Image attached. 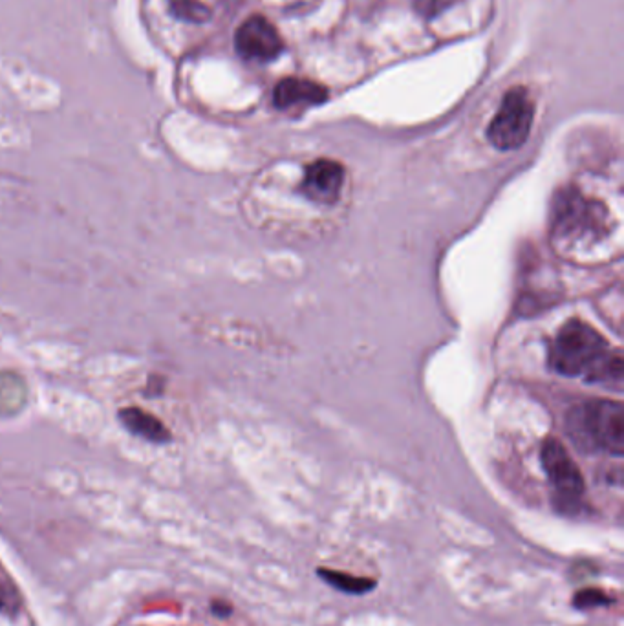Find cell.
<instances>
[{"label": "cell", "mask_w": 624, "mask_h": 626, "mask_svg": "<svg viewBox=\"0 0 624 626\" xmlns=\"http://www.w3.org/2000/svg\"><path fill=\"white\" fill-rule=\"evenodd\" d=\"M568 431L582 449L623 456V405L617 401H588L570 412Z\"/></svg>", "instance_id": "obj_1"}, {"label": "cell", "mask_w": 624, "mask_h": 626, "mask_svg": "<svg viewBox=\"0 0 624 626\" xmlns=\"http://www.w3.org/2000/svg\"><path fill=\"white\" fill-rule=\"evenodd\" d=\"M608 352L603 335L590 324L573 319L560 328L549 352V367L562 376H581Z\"/></svg>", "instance_id": "obj_2"}, {"label": "cell", "mask_w": 624, "mask_h": 626, "mask_svg": "<svg viewBox=\"0 0 624 626\" xmlns=\"http://www.w3.org/2000/svg\"><path fill=\"white\" fill-rule=\"evenodd\" d=\"M535 118V103L524 88H513L498 108L487 138L498 151H515L529 138Z\"/></svg>", "instance_id": "obj_3"}, {"label": "cell", "mask_w": 624, "mask_h": 626, "mask_svg": "<svg viewBox=\"0 0 624 626\" xmlns=\"http://www.w3.org/2000/svg\"><path fill=\"white\" fill-rule=\"evenodd\" d=\"M542 467L555 489V497L562 509L577 508L584 495V480L579 467L571 460L570 454L559 440L551 438L544 443Z\"/></svg>", "instance_id": "obj_4"}, {"label": "cell", "mask_w": 624, "mask_h": 626, "mask_svg": "<svg viewBox=\"0 0 624 626\" xmlns=\"http://www.w3.org/2000/svg\"><path fill=\"white\" fill-rule=\"evenodd\" d=\"M235 46L242 59L269 63L284 50L277 28L262 15H253L240 24L235 35Z\"/></svg>", "instance_id": "obj_5"}, {"label": "cell", "mask_w": 624, "mask_h": 626, "mask_svg": "<svg viewBox=\"0 0 624 626\" xmlns=\"http://www.w3.org/2000/svg\"><path fill=\"white\" fill-rule=\"evenodd\" d=\"M343 182H345V169L341 163L319 160L306 169L304 182L301 185L302 195L317 204L330 206V204H335L341 195Z\"/></svg>", "instance_id": "obj_6"}, {"label": "cell", "mask_w": 624, "mask_h": 626, "mask_svg": "<svg viewBox=\"0 0 624 626\" xmlns=\"http://www.w3.org/2000/svg\"><path fill=\"white\" fill-rule=\"evenodd\" d=\"M328 99V90L310 81V79H301V77H286L282 79L275 92H273V103L275 107L297 108V107H317L323 105Z\"/></svg>", "instance_id": "obj_7"}, {"label": "cell", "mask_w": 624, "mask_h": 626, "mask_svg": "<svg viewBox=\"0 0 624 626\" xmlns=\"http://www.w3.org/2000/svg\"><path fill=\"white\" fill-rule=\"evenodd\" d=\"M623 357L619 354H612L610 350L604 354L588 372L586 378L595 383H604L614 389H619L623 385Z\"/></svg>", "instance_id": "obj_8"}, {"label": "cell", "mask_w": 624, "mask_h": 626, "mask_svg": "<svg viewBox=\"0 0 624 626\" xmlns=\"http://www.w3.org/2000/svg\"><path fill=\"white\" fill-rule=\"evenodd\" d=\"M319 577L330 586L350 595L368 594L370 590L376 588V583L372 579L354 577V575H346V573L334 572V570H319Z\"/></svg>", "instance_id": "obj_9"}, {"label": "cell", "mask_w": 624, "mask_h": 626, "mask_svg": "<svg viewBox=\"0 0 624 626\" xmlns=\"http://www.w3.org/2000/svg\"><path fill=\"white\" fill-rule=\"evenodd\" d=\"M171 10L178 19L189 22H205L211 17V11L198 0H173Z\"/></svg>", "instance_id": "obj_10"}, {"label": "cell", "mask_w": 624, "mask_h": 626, "mask_svg": "<svg viewBox=\"0 0 624 626\" xmlns=\"http://www.w3.org/2000/svg\"><path fill=\"white\" fill-rule=\"evenodd\" d=\"M608 603H612V599L608 595H604L603 592H599V590H593V588L582 590L573 599V605H575V608H579V610H590V608L608 605Z\"/></svg>", "instance_id": "obj_11"}, {"label": "cell", "mask_w": 624, "mask_h": 626, "mask_svg": "<svg viewBox=\"0 0 624 626\" xmlns=\"http://www.w3.org/2000/svg\"><path fill=\"white\" fill-rule=\"evenodd\" d=\"M414 8L425 19H432L447 10L452 4V0H412Z\"/></svg>", "instance_id": "obj_12"}, {"label": "cell", "mask_w": 624, "mask_h": 626, "mask_svg": "<svg viewBox=\"0 0 624 626\" xmlns=\"http://www.w3.org/2000/svg\"><path fill=\"white\" fill-rule=\"evenodd\" d=\"M213 612H215L216 616H229L231 614V606L224 605V603H215Z\"/></svg>", "instance_id": "obj_13"}]
</instances>
